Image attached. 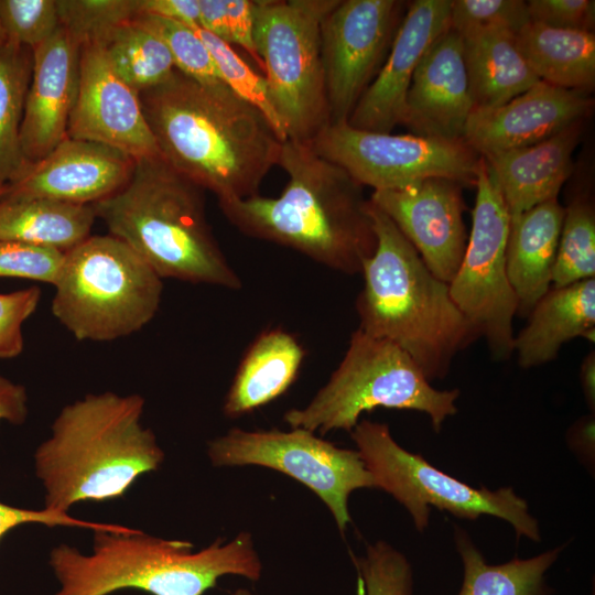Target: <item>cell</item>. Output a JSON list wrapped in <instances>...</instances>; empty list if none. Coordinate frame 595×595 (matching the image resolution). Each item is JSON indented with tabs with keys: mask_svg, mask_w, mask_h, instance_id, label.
I'll list each match as a JSON object with an SVG mask.
<instances>
[{
	"mask_svg": "<svg viewBox=\"0 0 595 595\" xmlns=\"http://www.w3.org/2000/svg\"><path fill=\"white\" fill-rule=\"evenodd\" d=\"M139 96L161 156L218 201L259 194L278 165L284 141L227 86H202L175 68Z\"/></svg>",
	"mask_w": 595,
	"mask_h": 595,
	"instance_id": "obj_1",
	"label": "cell"
},
{
	"mask_svg": "<svg viewBox=\"0 0 595 595\" xmlns=\"http://www.w3.org/2000/svg\"><path fill=\"white\" fill-rule=\"evenodd\" d=\"M278 165L289 177L281 195L218 201L228 221L332 270L360 273L377 245L363 186L311 143L285 140Z\"/></svg>",
	"mask_w": 595,
	"mask_h": 595,
	"instance_id": "obj_2",
	"label": "cell"
},
{
	"mask_svg": "<svg viewBox=\"0 0 595 595\" xmlns=\"http://www.w3.org/2000/svg\"><path fill=\"white\" fill-rule=\"evenodd\" d=\"M375 252L364 261L356 302L365 334L403 349L429 381L443 379L458 351L478 339L437 279L391 219L369 201Z\"/></svg>",
	"mask_w": 595,
	"mask_h": 595,
	"instance_id": "obj_3",
	"label": "cell"
},
{
	"mask_svg": "<svg viewBox=\"0 0 595 595\" xmlns=\"http://www.w3.org/2000/svg\"><path fill=\"white\" fill-rule=\"evenodd\" d=\"M143 409L140 394L108 391L61 410L51 437L35 452L45 508L67 512L77 502L117 499L160 467L164 452L140 422Z\"/></svg>",
	"mask_w": 595,
	"mask_h": 595,
	"instance_id": "obj_4",
	"label": "cell"
},
{
	"mask_svg": "<svg viewBox=\"0 0 595 595\" xmlns=\"http://www.w3.org/2000/svg\"><path fill=\"white\" fill-rule=\"evenodd\" d=\"M110 235L162 279L241 288L206 219L204 190L162 156L136 161L129 182L91 205Z\"/></svg>",
	"mask_w": 595,
	"mask_h": 595,
	"instance_id": "obj_5",
	"label": "cell"
},
{
	"mask_svg": "<svg viewBox=\"0 0 595 595\" xmlns=\"http://www.w3.org/2000/svg\"><path fill=\"white\" fill-rule=\"evenodd\" d=\"M187 541L165 540L141 530L94 531L90 554L68 544L50 553L60 582L54 595H109L138 589L151 595H204L219 577L236 575L258 582L262 562L249 532L224 543L216 539L199 552Z\"/></svg>",
	"mask_w": 595,
	"mask_h": 595,
	"instance_id": "obj_6",
	"label": "cell"
},
{
	"mask_svg": "<svg viewBox=\"0 0 595 595\" xmlns=\"http://www.w3.org/2000/svg\"><path fill=\"white\" fill-rule=\"evenodd\" d=\"M162 280L119 238L90 235L64 253L52 313L78 340H115L155 316Z\"/></svg>",
	"mask_w": 595,
	"mask_h": 595,
	"instance_id": "obj_7",
	"label": "cell"
},
{
	"mask_svg": "<svg viewBox=\"0 0 595 595\" xmlns=\"http://www.w3.org/2000/svg\"><path fill=\"white\" fill-rule=\"evenodd\" d=\"M458 389L432 387L413 359L398 345L356 329L328 381L300 409L285 412L290 428L325 434L350 432L364 412L376 408L425 413L435 432L457 412Z\"/></svg>",
	"mask_w": 595,
	"mask_h": 595,
	"instance_id": "obj_8",
	"label": "cell"
},
{
	"mask_svg": "<svg viewBox=\"0 0 595 595\" xmlns=\"http://www.w3.org/2000/svg\"><path fill=\"white\" fill-rule=\"evenodd\" d=\"M338 2L255 0V46L286 140L311 143L331 122L321 29Z\"/></svg>",
	"mask_w": 595,
	"mask_h": 595,
	"instance_id": "obj_9",
	"label": "cell"
},
{
	"mask_svg": "<svg viewBox=\"0 0 595 595\" xmlns=\"http://www.w3.org/2000/svg\"><path fill=\"white\" fill-rule=\"evenodd\" d=\"M350 436L376 488L390 494L408 510L416 530L428 528L432 506L468 520L494 516L511 524L518 538L541 540L538 520L511 487L489 490L454 478L400 446L386 423L360 420Z\"/></svg>",
	"mask_w": 595,
	"mask_h": 595,
	"instance_id": "obj_10",
	"label": "cell"
},
{
	"mask_svg": "<svg viewBox=\"0 0 595 595\" xmlns=\"http://www.w3.org/2000/svg\"><path fill=\"white\" fill-rule=\"evenodd\" d=\"M472 228L461 264L448 283L450 294L494 360L513 354L517 298L508 279L506 247L510 216L482 158L475 182Z\"/></svg>",
	"mask_w": 595,
	"mask_h": 595,
	"instance_id": "obj_11",
	"label": "cell"
},
{
	"mask_svg": "<svg viewBox=\"0 0 595 595\" xmlns=\"http://www.w3.org/2000/svg\"><path fill=\"white\" fill-rule=\"evenodd\" d=\"M215 467L261 466L280 472L311 489L328 508L338 530L351 522L348 499L376 483L357 450L338 447L314 432L230 429L208 443Z\"/></svg>",
	"mask_w": 595,
	"mask_h": 595,
	"instance_id": "obj_12",
	"label": "cell"
},
{
	"mask_svg": "<svg viewBox=\"0 0 595 595\" xmlns=\"http://www.w3.org/2000/svg\"><path fill=\"white\" fill-rule=\"evenodd\" d=\"M311 145L374 191L403 188L431 177L475 186L482 159L463 140L370 132L347 122L328 123Z\"/></svg>",
	"mask_w": 595,
	"mask_h": 595,
	"instance_id": "obj_13",
	"label": "cell"
},
{
	"mask_svg": "<svg viewBox=\"0 0 595 595\" xmlns=\"http://www.w3.org/2000/svg\"><path fill=\"white\" fill-rule=\"evenodd\" d=\"M401 2L339 0L321 29V52L329 123L347 122L357 101L383 64Z\"/></svg>",
	"mask_w": 595,
	"mask_h": 595,
	"instance_id": "obj_14",
	"label": "cell"
},
{
	"mask_svg": "<svg viewBox=\"0 0 595 595\" xmlns=\"http://www.w3.org/2000/svg\"><path fill=\"white\" fill-rule=\"evenodd\" d=\"M67 137L106 144L136 161L160 155L139 94L115 72L97 42L80 44L78 90Z\"/></svg>",
	"mask_w": 595,
	"mask_h": 595,
	"instance_id": "obj_15",
	"label": "cell"
},
{
	"mask_svg": "<svg viewBox=\"0 0 595 595\" xmlns=\"http://www.w3.org/2000/svg\"><path fill=\"white\" fill-rule=\"evenodd\" d=\"M462 188L456 181L431 177L403 188L374 191L369 198L409 240L426 268L446 283L457 272L468 239Z\"/></svg>",
	"mask_w": 595,
	"mask_h": 595,
	"instance_id": "obj_16",
	"label": "cell"
},
{
	"mask_svg": "<svg viewBox=\"0 0 595 595\" xmlns=\"http://www.w3.org/2000/svg\"><path fill=\"white\" fill-rule=\"evenodd\" d=\"M134 165V159L115 148L67 137L41 160L25 163L2 196L94 205L120 191Z\"/></svg>",
	"mask_w": 595,
	"mask_h": 595,
	"instance_id": "obj_17",
	"label": "cell"
},
{
	"mask_svg": "<svg viewBox=\"0 0 595 595\" xmlns=\"http://www.w3.org/2000/svg\"><path fill=\"white\" fill-rule=\"evenodd\" d=\"M450 13L451 0H415L409 4L383 64L347 120L350 127L391 133L403 122L412 76L430 46L450 29Z\"/></svg>",
	"mask_w": 595,
	"mask_h": 595,
	"instance_id": "obj_18",
	"label": "cell"
},
{
	"mask_svg": "<svg viewBox=\"0 0 595 595\" xmlns=\"http://www.w3.org/2000/svg\"><path fill=\"white\" fill-rule=\"evenodd\" d=\"M593 104L586 93L539 82L500 106L474 109L462 140L482 158L528 147L584 120Z\"/></svg>",
	"mask_w": 595,
	"mask_h": 595,
	"instance_id": "obj_19",
	"label": "cell"
},
{
	"mask_svg": "<svg viewBox=\"0 0 595 595\" xmlns=\"http://www.w3.org/2000/svg\"><path fill=\"white\" fill-rule=\"evenodd\" d=\"M473 109L464 41L450 28L430 46L412 76L402 125L415 136L457 141Z\"/></svg>",
	"mask_w": 595,
	"mask_h": 595,
	"instance_id": "obj_20",
	"label": "cell"
},
{
	"mask_svg": "<svg viewBox=\"0 0 595 595\" xmlns=\"http://www.w3.org/2000/svg\"><path fill=\"white\" fill-rule=\"evenodd\" d=\"M33 69L21 126L26 163L67 138L79 82L80 43L64 28L32 50Z\"/></svg>",
	"mask_w": 595,
	"mask_h": 595,
	"instance_id": "obj_21",
	"label": "cell"
},
{
	"mask_svg": "<svg viewBox=\"0 0 595 595\" xmlns=\"http://www.w3.org/2000/svg\"><path fill=\"white\" fill-rule=\"evenodd\" d=\"M582 128L583 120L534 144L483 158L510 217L558 198L572 174Z\"/></svg>",
	"mask_w": 595,
	"mask_h": 595,
	"instance_id": "obj_22",
	"label": "cell"
},
{
	"mask_svg": "<svg viewBox=\"0 0 595 595\" xmlns=\"http://www.w3.org/2000/svg\"><path fill=\"white\" fill-rule=\"evenodd\" d=\"M595 340V278L552 288L536 303L515 335L518 365L528 369L556 359L573 338Z\"/></svg>",
	"mask_w": 595,
	"mask_h": 595,
	"instance_id": "obj_23",
	"label": "cell"
},
{
	"mask_svg": "<svg viewBox=\"0 0 595 595\" xmlns=\"http://www.w3.org/2000/svg\"><path fill=\"white\" fill-rule=\"evenodd\" d=\"M563 218L564 207L558 198L510 217L506 266L517 298V315L528 316L552 286Z\"/></svg>",
	"mask_w": 595,
	"mask_h": 595,
	"instance_id": "obj_24",
	"label": "cell"
},
{
	"mask_svg": "<svg viewBox=\"0 0 595 595\" xmlns=\"http://www.w3.org/2000/svg\"><path fill=\"white\" fill-rule=\"evenodd\" d=\"M304 349L280 328L261 333L241 359L223 411L230 419L248 414L281 397L295 381Z\"/></svg>",
	"mask_w": 595,
	"mask_h": 595,
	"instance_id": "obj_25",
	"label": "cell"
},
{
	"mask_svg": "<svg viewBox=\"0 0 595 595\" xmlns=\"http://www.w3.org/2000/svg\"><path fill=\"white\" fill-rule=\"evenodd\" d=\"M462 37L474 109L500 106L541 82L519 50L516 33L494 30Z\"/></svg>",
	"mask_w": 595,
	"mask_h": 595,
	"instance_id": "obj_26",
	"label": "cell"
},
{
	"mask_svg": "<svg viewBox=\"0 0 595 595\" xmlns=\"http://www.w3.org/2000/svg\"><path fill=\"white\" fill-rule=\"evenodd\" d=\"M96 218L91 205L42 197L0 196V240L65 253L90 236Z\"/></svg>",
	"mask_w": 595,
	"mask_h": 595,
	"instance_id": "obj_27",
	"label": "cell"
},
{
	"mask_svg": "<svg viewBox=\"0 0 595 595\" xmlns=\"http://www.w3.org/2000/svg\"><path fill=\"white\" fill-rule=\"evenodd\" d=\"M519 50L541 82L588 94L595 85L594 32L528 22L516 33Z\"/></svg>",
	"mask_w": 595,
	"mask_h": 595,
	"instance_id": "obj_28",
	"label": "cell"
},
{
	"mask_svg": "<svg viewBox=\"0 0 595 595\" xmlns=\"http://www.w3.org/2000/svg\"><path fill=\"white\" fill-rule=\"evenodd\" d=\"M455 542L464 565V581L458 595H550L545 573L555 563L563 545L530 559H512L488 564L468 534L455 529Z\"/></svg>",
	"mask_w": 595,
	"mask_h": 595,
	"instance_id": "obj_29",
	"label": "cell"
},
{
	"mask_svg": "<svg viewBox=\"0 0 595 595\" xmlns=\"http://www.w3.org/2000/svg\"><path fill=\"white\" fill-rule=\"evenodd\" d=\"M97 43L115 72L139 95L175 71L166 44L137 18L116 26Z\"/></svg>",
	"mask_w": 595,
	"mask_h": 595,
	"instance_id": "obj_30",
	"label": "cell"
},
{
	"mask_svg": "<svg viewBox=\"0 0 595 595\" xmlns=\"http://www.w3.org/2000/svg\"><path fill=\"white\" fill-rule=\"evenodd\" d=\"M33 69L32 50L6 40L0 44V186L25 165L21 126Z\"/></svg>",
	"mask_w": 595,
	"mask_h": 595,
	"instance_id": "obj_31",
	"label": "cell"
},
{
	"mask_svg": "<svg viewBox=\"0 0 595 595\" xmlns=\"http://www.w3.org/2000/svg\"><path fill=\"white\" fill-rule=\"evenodd\" d=\"M595 278V209L578 195L564 207V218L552 275V288Z\"/></svg>",
	"mask_w": 595,
	"mask_h": 595,
	"instance_id": "obj_32",
	"label": "cell"
},
{
	"mask_svg": "<svg viewBox=\"0 0 595 595\" xmlns=\"http://www.w3.org/2000/svg\"><path fill=\"white\" fill-rule=\"evenodd\" d=\"M137 19L166 44L178 72L205 87L226 86L210 52L194 29L153 15Z\"/></svg>",
	"mask_w": 595,
	"mask_h": 595,
	"instance_id": "obj_33",
	"label": "cell"
},
{
	"mask_svg": "<svg viewBox=\"0 0 595 595\" xmlns=\"http://www.w3.org/2000/svg\"><path fill=\"white\" fill-rule=\"evenodd\" d=\"M194 30L210 52L225 85L240 99L259 110L278 136L285 141L286 138L271 104L264 77L256 74L231 48V45L201 28Z\"/></svg>",
	"mask_w": 595,
	"mask_h": 595,
	"instance_id": "obj_34",
	"label": "cell"
},
{
	"mask_svg": "<svg viewBox=\"0 0 595 595\" xmlns=\"http://www.w3.org/2000/svg\"><path fill=\"white\" fill-rule=\"evenodd\" d=\"M61 24L80 44L140 15L139 0H57Z\"/></svg>",
	"mask_w": 595,
	"mask_h": 595,
	"instance_id": "obj_35",
	"label": "cell"
},
{
	"mask_svg": "<svg viewBox=\"0 0 595 595\" xmlns=\"http://www.w3.org/2000/svg\"><path fill=\"white\" fill-rule=\"evenodd\" d=\"M528 22L527 1L451 0L450 28L462 36L494 30L517 33Z\"/></svg>",
	"mask_w": 595,
	"mask_h": 595,
	"instance_id": "obj_36",
	"label": "cell"
},
{
	"mask_svg": "<svg viewBox=\"0 0 595 595\" xmlns=\"http://www.w3.org/2000/svg\"><path fill=\"white\" fill-rule=\"evenodd\" d=\"M0 25L8 41L33 50L62 25L57 0H0Z\"/></svg>",
	"mask_w": 595,
	"mask_h": 595,
	"instance_id": "obj_37",
	"label": "cell"
},
{
	"mask_svg": "<svg viewBox=\"0 0 595 595\" xmlns=\"http://www.w3.org/2000/svg\"><path fill=\"white\" fill-rule=\"evenodd\" d=\"M365 595H412V569L407 558L393 547L378 541L355 559Z\"/></svg>",
	"mask_w": 595,
	"mask_h": 595,
	"instance_id": "obj_38",
	"label": "cell"
},
{
	"mask_svg": "<svg viewBox=\"0 0 595 595\" xmlns=\"http://www.w3.org/2000/svg\"><path fill=\"white\" fill-rule=\"evenodd\" d=\"M64 252L17 241L0 240V277L54 284Z\"/></svg>",
	"mask_w": 595,
	"mask_h": 595,
	"instance_id": "obj_39",
	"label": "cell"
},
{
	"mask_svg": "<svg viewBox=\"0 0 595 595\" xmlns=\"http://www.w3.org/2000/svg\"><path fill=\"white\" fill-rule=\"evenodd\" d=\"M41 290L31 286L0 293V358L9 359L23 351L22 325L36 310Z\"/></svg>",
	"mask_w": 595,
	"mask_h": 595,
	"instance_id": "obj_40",
	"label": "cell"
},
{
	"mask_svg": "<svg viewBox=\"0 0 595 595\" xmlns=\"http://www.w3.org/2000/svg\"><path fill=\"white\" fill-rule=\"evenodd\" d=\"M527 9L530 22L554 29L594 32L593 0H529Z\"/></svg>",
	"mask_w": 595,
	"mask_h": 595,
	"instance_id": "obj_41",
	"label": "cell"
},
{
	"mask_svg": "<svg viewBox=\"0 0 595 595\" xmlns=\"http://www.w3.org/2000/svg\"><path fill=\"white\" fill-rule=\"evenodd\" d=\"M23 523H42L48 527L64 526L93 531L129 532L133 530L132 528L113 523L82 520L69 516L67 512H60L47 508L31 510L12 507L0 501V539L8 531Z\"/></svg>",
	"mask_w": 595,
	"mask_h": 595,
	"instance_id": "obj_42",
	"label": "cell"
},
{
	"mask_svg": "<svg viewBox=\"0 0 595 595\" xmlns=\"http://www.w3.org/2000/svg\"><path fill=\"white\" fill-rule=\"evenodd\" d=\"M226 12L231 44L241 46L264 69L253 40L255 0H226Z\"/></svg>",
	"mask_w": 595,
	"mask_h": 595,
	"instance_id": "obj_43",
	"label": "cell"
},
{
	"mask_svg": "<svg viewBox=\"0 0 595 595\" xmlns=\"http://www.w3.org/2000/svg\"><path fill=\"white\" fill-rule=\"evenodd\" d=\"M140 15H153L199 28V0H139ZM139 15V17H140Z\"/></svg>",
	"mask_w": 595,
	"mask_h": 595,
	"instance_id": "obj_44",
	"label": "cell"
},
{
	"mask_svg": "<svg viewBox=\"0 0 595 595\" xmlns=\"http://www.w3.org/2000/svg\"><path fill=\"white\" fill-rule=\"evenodd\" d=\"M26 400L23 386L0 376V422L23 423L28 415Z\"/></svg>",
	"mask_w": 595,
	"mask_h": 595,
	"instance_id": "obj_45",
	"label": "cell"
},
{
	"mask_svg": "<svg viewBox=\"0 0 595 595\" xmlns=\"http://www.w3.org/2000/svg\"><path fill=\"white\" fill-rule=\"evenodd\" d=\"M199 28L231 45L226 0H199Z\"/></svg>",
	"mask_w": 595,
	"mask_h": 595,
	"instance_id": "obj_46",
	"label": "cell"
},
{
	"mask_svg": "<svg viewBox=\"0 0 595 595\" xmlns=\"http://www.w3.org/2000/svg\"><path fill=\"white\" fill-rule=\"evenodd\" d=\"M595 418L594 413L582 416L575 421L569 429L567 443L580 457H583L586 464L594 461L595 452Z\"/></svg>",
	"mask_w": 595,
	"mask_h": 595,
	"instance_id": "obj_47",
	"label": "cell"
},
{
	"mask_svg": "<svg viewBox=\"0 0 595 595\" xmlns=\"http://www.w3.org/2000/svg\"><path fill=\"white\" fill-rule=\"evenodd\" d=\"M580 382L584 399L591 412H595V350L584 357L580 368Z\"/></svg>",
	"mask_w": 595,
	"mask_h": 595,
	"instance_id": "obj_48",
	"label": "cell"
},
{
	"mask_svg": "<svg viewBox=\"0 0 595 595\" xmlns=\"http://www.w3.org/2000/svg\"><path fill=\"white\" fill-rule=\"evenodd\" d=\"M231 595H253V594L246 588H239L235 591Z\"/></svg>",
	"mask_w": 595,
	"mask_h": 595,
	"instance_id": "obj_49",
	"label": "cell"
},
{
	"mask_svg": "<svg viewBox=\"0 0 595 595\" xmlns=\"http://www.w3.org/2000/svg\"><path fill=\"white\" fill-rule=\"evenodd\" d=\"M6 40H7V39H6V34H4V32H3V30H2V28H1V25H0V44H1L2 42H4Z\"/></svg>",
	"mask_w": 595,
	"mask_h": 595,
	"instance_id": "obj_50",
	"label": "cell"
},
{
	"mask_svg": "<svg viewBox=\"0 0 595 595\" xmlns=\"http://www.w3.org/2000/svg\"><path fill=\"white\" fill-rule=\"evenodd\" d=\"M4 191H6V185H3V186H0V196H2V195H3Z\"/></svg>",
	"mask_w": 595,
	"mask_h": 595,
	"instance_id": "obj_51",
	"label": "cell"
}]
</instances>
